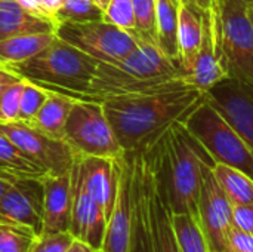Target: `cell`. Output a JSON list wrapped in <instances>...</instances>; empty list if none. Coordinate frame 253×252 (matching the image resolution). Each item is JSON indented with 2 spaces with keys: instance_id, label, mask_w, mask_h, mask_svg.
Instances as JSON below:
<instances>
[{
  "instance_id": "16",
  "label": "cell",
  "mask_w": 253,
  "mask_h": 252,
  "mask_svg": "<svg viewBox=\"0 0 253 252\" xmlns=\"http://www.w3.org/2000/svg\"><path fill=\"white\" fill-rule=\"evenodd\" d=\"M42 177H18L10 181L0 201V214L9 221L28 227L36 235L42 232L43 186Z\"/></svg>"
},
{
  "instance_id": "3",
  "label": "cell",
  "mask_w": 253,
  "mask_h": 252,
  "mask_svg": "<svg viewBox=\"0 0 253 252\" xmlns=\"http://www.w3.org/2000/svg\"><path fill=\"white\" fill-rule=\"evenodd\" d=\"M136 37V49L117 64L98 62L89 89L95 101L187 86L181 80V68L162 52L157 43L138 34Z\"/></svg>"
},
{
  "instance_id": "41",
  "label": "cell",
  "mask_w": 253,
  "mask_h": 252,
  "mask_svg": "<svg viewBox=\"0 0 253 252\" xmlns=\"http://www.w3.org/2000/svg\"><path fill=\"white\" fill-rule=\"evenodd\" d=\"M0 177L6 178V180H9V181H13L15 178H18V177H24V175H19V174H16V172H13V171L7 169L6 166H3V165L0 163Z\"/></svg>"
},
{
  "instance_id": "4",
  "label": "cell",
  "mask_w": 253,
  "mask_h": 252,
  "mask_svg": "<svg viewBox=\"0 0 253 252\" xmlns=\"http://www.w3.org/2000/svg\"><path fill=\"white\" fill-rule=\"evenodd\" d=\"M132 165V192L135 203V247L142 252H181L172 226L163 184L150 149L127 153Z\"/></svg>"
},
{
  "instance_id": "6",
  "label": "cell",
  "mask_w": 253,
  "mask_h": 252,
  "mask_svg": "<svg viewBox=\"0 0 253 252\" xmlns=\"http://www.w3.org/2000/svg\"><path fill=\"white\" fill-rule=\"evenodd\" d=\"M185 128L200 141L215 163L240 169L253 180V151L231 123L208 101L185 120Z\"/></svg>"
},
{
  "instance_id": "21",
  "label": "cell",
  "mask_w": 253,
  "mask_h": 252,
  "mask_svg": "<svg viewBox=\"0 0 253 252\" xmlns=\"http://www.w3.org/2000/svg\"><path fill=\"white\" fill-rule=\"evenodd\" d=\"M47 92V98L44 100L43 105L40 107L37 116L30 123V126L50 138L64 140L65 123L71 111V107L77 98L65 95L62 92Z\"/></svg>"
},
{
  "instance_id": "38",
  "label": "cell",
  "mask_w": 253,
  "mask_h": 252,
  "mask_svg": "<svg viewBox=\"0 0 253 252\" xmlns=\"http://www.w3.org/2000/svg\"><path fill=\"white\" fill-rule=\"evenodd\" d=\"M39 1H40L43 10L47 13V16L52 18V19L55 21V15H56V12L59 10V7L62 6V1H64V0H39ZM55 22H56V21H55Z\"/></svg>"
},
{
  "instance_id": "22",
  "label": "cell",
  "mask_w": 253,
  "mask_h": 252,
  "mask_svg": "<svg viewBox=\"0 0 253 252\" xmlns=\"http://www.w3.org/2000/svg\"><path fill=\"white\" fill-rule=\"evenodd\" d=\"M179 4L181 3L178 0H156L157 46L178 67H179V49H178Z\"/></svg>"
},
{
  "instance_id": "23",
  "label": "cell",
  "mask_w": 253,
  "mask_h": 252,
  "mask_svg": "<svg viewBox=\"0 0 253 252\" xmlns=\"http://www.w3.org/2000/svg\"><path fill=\"white\" fill-rule=\"evenodd\" d=\"M56 37L55 33H31V34H21L0 40V67H7L12 64L24 62L44 48H47L53 39Z\"/></svg>"
},
{
  "instance_id": "26",
  "label": "cell",
  "mask_w": 253,
  "mask_h": 252,
  "mask_svg": "<svg viewBox=\"0 0 253 252\" xmlns=\"http://www.w3.org/2000/svg\"><path fill=\"white\" fill-rule=\"evenodd\" d=\"M104 12L93 3V0H64L62 6L55 15L56 24L59 22H92L102 21Z\"/></svg>"
},
{
  "instance_id": "1",
  "label": "cell",
  "mask_w": 253,
  "mask_h": 252,
  "mask_svg": "<svg viewBox=\"0 0 253 252\" xmlns=\"http://www.w3.org/2000/svg\"><path fill=\"white\" fill-rule=\"evenodd\" d=\"M206 101V92L190 86L154 94L102 100L105 116L125 150L132 153L151 146L172 123L182 122Z\"/></svg>"
},
{
  "instance_id": "46",
  "label": "cell",
  "mask_w": 253,
  "mask_h": 252,
  "mask_svg": "<svg viewBox=\"0 0 253 252\" xmlns=\"http://www.w3.org/2000/svg\"><path fill=\"white\" fill-rule=\"evenodd\" d=\"M96 252H102V250H98V251H96Z\"/></svg>"
},
{
  "instance_id": "40",
  "label": "cell",
  "mask_w": 253,
  "mask_h": 252,
  "mask_svg": "<svg viewBox=\"0 0 253 252\" xmlns=\"http://www.w3.org/2000/svg\"><path fill=\"white\" fill-rule=\"evenodd\" d=\"M65 252H96V250H93L87 242L82 241V239H76L73 241V244L68 247V250Z\"/></svg>"
},
{
  "instance_id": "32",
  "label": "cell",
  "mask_w": 253,
  "mask_h": 252,
  "mask_svg": "<svg viewBox=\"0 0 253 252\" xmlns=\"http://www.w3.org/2000/svg\"><path fill=\"white\" fill-rule=\"evenodd\" d=\"M74 236L70 232L39 233L28 252H65L73 244Z\"/></svg>"
},
{
  "instance_id": "14",
  "label": "cell",
  "mask_w": 253,
  "mask_h": 252,
  "mask_svg": "<svg viewBox=\"0 0 253 252\" xmlns=\"http://www.w3.org/2000/svg\"><path fill=\"white\" fill-rule=\"evenodd\" d=\"M70 174H71V189H73L70 233L76 239H82L87 242L93 250L98 251L102 248L105 229H107V217L104 211L92 201L84 186L80 156H76Z\"/></svg>"
},
{
  "instance_id": "35",
  "label": "cell",
  "mask_w": 253,
  "mask_h": 252,
  "mask_svg": "<svg viewBox=\"0 0 253 252\" xmlns=\"http://www.w3.org/2000/svg\"><path fill=\"white\" fill-rule=\"evenodd\" d=\"M233 226L253 233V203L233 205Z\"/></svg>"
},
{
  "instance_id": "48",
  "label": "cell",
  "mask_w": 253,
  "mask_h": 252,
  "mask_svg": "<svg viewBox=\"0 0 253 252\" xmlns=\"http://www.w3.org/2000/svg\"><path fill=\"white\" fill-rule=\"evenodd\" d=\"M211 252H213V251H211Z\"/></svg>"
},
{
  "instance_id": "12",
  "label": "cell",
  "mask_w": 253,
  "mask_h": 252,
  "mask_svg": "<svg viewBox=\"0 0 253 252\" xmlns=\"http://www.w3.org/2000/svg\"><path fill=\"white\" fill-rule=\"evenodd\" d=\"M135 203L132 192V165L127 153L119 159L117 195L107 221L102 252H133L135 247Z\"/></svg>"
},
{
  "instance_id": "36",
  "label": "cell",
  "mask_w": 253,
  "mask_h": 252,
  "mask_svg": "<svg viewBox=\"0 0 253 252\" xmlns=\"http://www.w3.org/2000/svg\"><path fill=\"white\" fill-rule=\"evenodd\" d=\"M21 7H24L27 12H30V13H33V15H36V16H40V18H46V19H52V18H49L47 16V13L43 10V7H42V4H40V1L39 0H15ZM53 21V19H52Z\"/></svg>"
},
{
  "instance_id": "10",
  "label": "cell",
  "mask_w": 253,
  "mask_h": 252,
  "mask_svg": "<svg viewBox=\"0 0 253 252\" xmlns=\"http://www.w3.org/2000/svg\"><path fill=\"white\" fill-rule=\"evenodd\" d=\"M0 135L13 143L44 174L62 175L71 171L76 154L64 140L50 138L19 120L0 122Z\"/></svg>"
},
{
  "instance_id": "27",
  "label": "cell",
  "mask_w": 253,
  "mask_h": 252,
  "mask_svg": "<svg viewBox=\"0 0 253 252\" xmlns=\"http://www.w3.org/2000/svg\"><path fill=\"white\" fill-rule=\"evenodd\" d=\"M0 163L24 177H42L44 172L33 163L13 143L0 135Z\"/></svg>"
},
{
  "instance_id": "19",
  "label": "cell",
  "mask_w": 253,
  "mask_h": 252,
  "mask_svg": "<svg viewBox=\"0 0 253 252\" xmlns=\"http://www.w3.org/2000/svg\"><path fill=\"white\" fill-rule=\"evenodd\" d=\"M55 21L27 12L15 0H0V40L31 33H55Z\"/></svg>"
},
{
  "instance_id": "9",
  "label": "cell",
  "mask_w": 253,
  "mask_h": 252,
  "mask_svg": "<svg viewBox=\"0 0 253 252\" xmlns=\"http://www.w3.org/2000/svg\"><path fill=\"white\" fill-rule=\"evenodd\" d=\"M55 34L98 62L117 64L138 46V37L133 31H126L104 19L82 24L59 22Z\"/></svg>"
},
{
  "instance_id": "25",
  "label": "cell",
  "mask_w": 253,
  "mask_h": 252,
  "mask_svg": "<svg viewBox=\"0 0 253 252\" xmlns=\"http://www.w3.org/2000/svg\"><path fill=\"white\" fill-rule=\"evenodd\" d=\"M172 226L181 252H211L196 212H172Z\"/></svg>"
},
{
  "instance_id": "8",
  "label": "cell",
  "mask_w": 253,
  "mask_h": 252,
  "mask_svg": "<svg viewBox=\"0 0 253 252\" xmlns=\"http://www.w3.org/2000/svg\"><path fill=\"white\" fill-rule=\"evenodd\" d=\"M64 141L76 156L119 159L125 156L113 128L105 116L102 102L76 100L68 114Z\"/></svg>"
},
{
  "instance_id": "31",
  "label": "cell",
  "mask_w": 253,
  "mask_h": 252,
  "mask_svg": "<svg viewBox=\"0 0 253 252\" xmlns=\"http://www.w3.org/2000/svg\"><path fill=\"white\" fill-rule=\"evenodd\" d=\"M104 21L111 22L126 31H135V13L132 0H110Z\"/></svg>"
},
{
  "instance_id": "42",
  "label": "cell",
  "mask_w": 253,
  "mask_h": 252,
  "mask_svg": "<svg viewBox=\"0 0 253 252\" xmlns=\"http://www.w3.org/2000/svg\"><path fill=\"white\" fill-rule=\"evenodd\" d=\"M9 184H10V181H9V180H6V178L0 177V201H1V198H3V195H4V192L7 190Z\"/></svg>"
},
{
  "instance_id": "2",
  "label": "cell",
  "mask_w": 253,
  "mask_h": 252,
  "mask_svg": "<svg viewBox=\"0 0 253 252\" xmlns=\"http://www.w3.org/2000/svg\"><path fill=\"white\" fill-rule=\"evenodd\" d=\"M148 149L170 211L197 214L203 168L215 165L211 154L182 122L172 123Z\"/></svg>"
},
{
  "instance_id": "15",
  "label": "cell",
  "mask_w": 253,
  "mask_h": 252,
  "mask_svg": "<svg viewBox=\"0 0 253 252\" xmlns=\"http://www.w3.org/2000/svg\"><path fill=\"white\" fill-rule=\"evenodd\" d=\"M208 101L231 123L253 151V88L224 79L206 94Z\"/></svg>"
},
{
  "instance_id": "30",
  "label": "cell",
  "mask_w": 253,
  "mask_h": 252,
  "mask_svg": "<svg viewBox=\"0 0 253 252\" xmlns=\"http://www.w3.org/2000/svg\"><path fill=\"white\" fill-rule=\"evenodd\" d=\"M47 91L28 82L24 80V88L21 94V102H19V113H18V120L30 125L34 117L37 116L40 107L43 105L44 100L47 98Z\"/></svg>"
},
{
  "instance_id": "43",
  "label": "cell",
  "mask_w": 253,
  "mask_h": 252,
  "mask_svg": "<svg viewBox=\"0 0 253 252\" xmlns=\"http://www.w3.org/2000/svg\"><path fill=\"white\" fill-rule=\"evenodd\" d=\"M93 3L102 10V12H105V9H107V6H108V3H110V0H93Z\"/></svg>"
},
{
  "instance_id": "17",
  "label": "cell",
  "mask_w": 253,
  "mask_h": 252,
  "mask_svg": "<svg viewBox=\"0 0 253 252\" xmlns=\"http://www.w3.org/2000/svg\"><path fill=\"white\" fill-rule=\"evenodd\" d=\"M40 180L43 186V218L40 233L70 232L73 209L71 174H44Z\"/></svg>"
},
{
  "instance_id": "5",
  "label": "cell",
  "mask_w": 253,
  "mask_h": 252,
  "mask_svg": "<svg viewBox=\"0 0 253 252\" xmlns=\"http://www.w3.org/2000/svg\"><path fill=\"white\" fill-rule=\"evenodd\" d=\"M96 67V59L56 36L33 58L6 68L46 91L62 92L77 100H93L89 89Z\"/></svg>"
},
{
  "instance_id": "11",
  "label": "cell",
  "mask_w": 253,
  "mask_h": 252,
  "mask_svg": "<svg viewBox=\"0 0 253 252\" xmlns=\"http://www.w3.org/2000/svg\"><path fill=\"white\" fill-rule=\"evenodd\" d=\"M197 217L211 251L225 252L227 235L233 227V203L218 184L209 165L203 168L202 174Z\"/></svg>"
},
{
  "instance_id": "44",
  "label": "cell",
  "mask_w": 253,
  "mask_h": 252,
  "mask_svg": "<svg viewBox=\"0 0 253 252\" xmlns=\"http://www.w3.org/2000/svg\"><path fill=\"white\" fill-rule=\"evenodd\" d=\"M0 223H12V221H9L6 217H3V215L0 214Z\"/></svg>"
},
{
  "instance_id": "18",
  "label": "cell",
  "mask_w": 253,
  "mask_h": 252,
  "mask_svg": "<svg viewBox=\"0 0 253 252\" xmlns=\"http://www.w3.org/2000/svg\"><path fill=\"white\" fill-rule=\"evenodd\" d=\"M119 159L95 157V156L82 157L84 186L92 201L104 211L107 221L113 211L116 195H117Z\"/></svg>"
},
{
  "instance_id": "37",
  "label": "cell",
  "mask_w": 253,
  "mask_h": 252,
  "mask_svg": "<svg viewBox=\"0 0 253 252\" xmlns=\"http://www.w3.org/2000/svg\"><path fill=\"white\" fill-rule=\"evenodd\" d=\"M19 80H22V79H21L18 74L9 71V70L4 68V67H0V94H1L7 86L16 83V82H19Z\"/></svg>"
},
{
  "instance_id": "20",
  "label": "cell",
  "mask_w": 253,
  "mask_h": 252,
  "mask_svg": "<svg viewBox=\"0 0 253 252\" xmlns=\"http://www.w3.org/2000/svg\"><path fill=\"white\" fill-rule=\"evenodd\" d=\"M202 13L193 10L185 4H179L178 18V49H179V68L181 77L190 73L200 50L203 37Z\"/></svg>"
},
{
  "instance_id": "28",
  "label": "cell",
  "mask_w": 253,
  "mask_h": 252,
  "mask_svg": "<svg viewBox=\"0 0 253 252\" xmlns=\"http://www.w3.org/2000/svg\"><path fill=\"white\" fill-rule=\"evenodd\" d=\"M37 235L15 223H0V252H28Z\"/></svg>"
},
{
  "instance_id": "29",
  "label": "cell",
  "mask_w": 253,
  "mask_h": 252,
  "mask_svg": "<svg viewBox=\"0 0 253 252\" xmlns=\"http://www.w3.org/2000/svg\"><path fill=\"white\" fill-rule=\"evenodd\" d=\"M135 13V31L139 37L157 43L156 0H132Z\"/></svg>"
},
{
  "instance_id": "34",
  "label": "cell",
  "mask_w": 253,
  "mask_h": 252,
  "mask_svg": "<svg viewBox=\"0 0 253 252\" xmlns=\"http://www.w3.org/2000/svg\"><path fill=\"white\" fill-rule=\"evenodd\" d=\"M225 252H253V233L233 226L227 235Z\"/></svg>"
},
{
  "instance_id": "13",
  "label": "cell",
  "mask_w": 253,
  "mask_h": 252,
  "mask_svg": "<svg viewBox=\"0 0 253 252\" xmlns=\"http://www.w3.org/2000/svg\"><path fill=\"white\" fill-rule=\"evenodd\" d=\"M203 37L200 50L188 74L181 80L194 89L202 92L211 91L216 83L227 79V73L222 61L221 40H219V9L218 0L202 13Z\"/></svg>"
},
{
  "instance_id": "33",
  "label": "cell",
  "mask_w": 253,
  "mask_h": 252,
  "mask_svg": "<svg viewBox=\"0 0 253 252\" xmlns=\"http://www.w3.org/2000/svg\"><path fill=\"white\" fill-rule=\"evenodd\" d=\"M22 88H24V79L7 86L0 94V122L18 120Z\"/></svg>"
},
{
  "instance_id": "24",
  "label": "cell",
  "mask_w": 253,
  "mask_h": 252,
  "mask_svg": "<svg viewBox=\"0 0 253 252\" xmlns=\"http://www.w3.org/2000/svg\"><path fill=\"white\" fill-rule=\"evenodd\" d=\"M212 172L233 205L253 203V180L233 166L215 163Z\"/></svg>"
},
{
  "instance_id": "39",
  "label": "cell",
  "mask_w": 253,
  "mask_h": 252,
  "mask_svg": "<svg viewBox=\"0 0 253 252\" xmlns=\"http://www.w3.org/2000/svg\"><path fill=\"white\" fill-rule=\"evenodd\" d=\"M178 1L181 4L191 7L193 10H197V12H205L215 3V0H178Z\"/></svg>"
},
{
  "instance_id": "47",
  "label": "cell",
  "mask_w": 253,
  "mask_h": 252,
  "mask_svg": "<svg viewBox=\"0 0 253 252\" xmlns=\"http://www.w3.org/2000/svg\"><path fill=\"white\" fill-rule=\"evenodd\" d=\"M246 1H249V3H251V1H253V0H246Z\"/></svg>"
},
{
  "instance_id": "7",
  "label": "cell",
  "mask_w": 253,
  "mask_h": 252,
  "mask_svg": "<svg viewBox=\"0 0 253 252\" xmlns=\"http://www.w3.org/2000/svg\"><path fill=\"white\" fill-rule=\"evenodd\" d=\"M219 40L228 79L253 88V19L249 1L218 0Z\"/></svg>"
},
{
  "instance_id": "45",
  "label": "cell",
  "mask_w": 253,
  "mask_h": 252,
  "mask_svg": "<svg viewBox=\"0 0 253 252\" xmlns=\"http://www.w3.org/2000/svg\"><path fill=\"white\" fill-rule=\"evenodd\" d=\"M249 9H251V16H252V19H253V1L249 3Z\"/></svg>"
}]
</instances>
